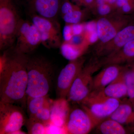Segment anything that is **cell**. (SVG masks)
<instances>
[{
	"instance_id": "cell-35",
	"label": "cell",
	"mask_w": 134,
	"mask_h": 134,
	"mask_svg": "<svg viewBox=\"0 0 134 134\" xmlns=\"http://www.w3.org/2000/svg\"><path fill=\"white\" fill-rule=\"evenodd\" d=\"M133 108H134V101L133 103Z\"/></svg>"
},
{
	"instance_id": "cell-25",
	"label": "cell",
	"mask_w": 134,
	"mask_h": 134,
	"mask_svg": "<svg viewBox=\"0 0 134 134\" xmlns=\"http://www.w3.org/2000/svg\"><path fill=\"white\" fill-rule=\"evenodd\" d=\"M53 100L50 99L34 117L48 126L51 123V109Z\"/></svg>"
},
{
	"instance_id": "cell-32",
	"label": "cell",
	"mask_w": 134,
	"mask_h": 134,
	"mask_svg": "<svg viewBox=\"0 0 134 134\" xmlns=\"http://www.w3.org/2000/svg\"><path fill=\"white\" fill-rule=\"evenodd\" d=\"M116 2L117 0H96L95 5L101 3H107L115 7L116 8Z\"/></svg>"
},
{
	"instance_id": "cell-8",
	"label": "cell",
	"mask_w": 134,
	"mask_h": 134,
	"mask_svg": "<svg viewBox=\"0 0 134 134\" xmlns=\"http://www.w3.org/2000/svg\"><path fill=\"white\" fill-rule=\"evenodd\" d=\"M24 108L10 103H0V134H15L27 120Z\"/></svg>"
},
{
	"instance_id": "cell-29",
	"label": "cell",
	"mask_w": 134,
	"mask_h": 134,
	"mask_svg": "<svg viewBox=\"0 0 134 134\" xmlns=\"http://www.w3.org/2000/svg\"><path fill=\"white\" fill-rule=\"evenodd\" d=\"M74 36L72 31V24L65 23L63 30V40L65 42H69Z\"/></svg>"
},
{
	"instance_id": "cell-4",
	"label": "cell",
	"mask_w": 134,
	"mask_h": 134,
	"mask_svg": "<svg viewBox=\"0 0 134 134\" xmlns=\"http://www.w3.org/2000/svg\"><path fill=\"white\" fill-rule=\"evenodd\" d=\"M102 67L99 60H94L84 66L72 84L67 96L69 103L82 102L92 91L93 74Z\"/></svg>"
},
{
	"instance_id": "cell-15",
	"label": "cell",
	"mask_w": 134,
	"mask_h": 134,
	"mask_svg": "<svg viewBox=\"0 0 134 134\" xmlns=\"http://www.w3.org/2000/svg\"><path fill=\"white\" fill-rule=\"evenodd\" d=\"M102 67L127 64L134 61V38L114 53L100 60Z\"/></svg>"
},
{
	"instance_id": "cell-23",
	"label": "cell",
	"mask_w": 134,
	"mask_h": 134,
	"mask_svg": "<svg viewBox=\"0 0 134 134\" xmlns=\"http://www.w3.org/2000/svg\"><path fill=\"white\" fill-rule=\"evenodd\" d=\"M86 12L77 5L72 12L64 15L62 17L65 23L76 24L82 23L86 16Z\"/></svg>"
},
{
	"instance_id": "cell-19",
	"label": "cell",
	"mask_w": 134,
	"mask_h": 134,
	"mask_svg": "<svg viewBox=\"0 0 134 134\" xmlns=\"http://www.w3.org/2000/svg\"><path fill=\"white\" fill-rule=\"evenodd\" d=\"M90 46L88 42L82 44L76 45L69 42L63 41L60 48L63 56L66 59L71 61L83 56Z\"/></svg>"
},
{
	"instance_id": "cell-10",
	"label": "cell",
	"mask_w": 134,
	"mask_h": 134,
	"mask_svg": "<svg viewBox=\"0 0 134 134\" xmlns=\"http://www.w3.org/2000/svg\"><path fill=\"white\" fill-rule=\"evenodd\" d=\"M31 23L41 33L42 44L47 47H60L63 43L60 26L57 21L47 19L31 13Z\"/></svg>"
},
{
	"instance_id": "cell-31",
	"label": "cell",
	"mask_w": 134,
	"mask_h": 134,
	"mask_svg": "<svg viewBox=\"0 0 134 134\" xmlns=\"http://www.w3.org/2000/svg\"><path fill=\"white\" fill-rule=\"evenodd\" d=\"M96 0H82L81 6H84L87 9L90 10L96 3Z\"/></svg>"
},
{
	"instance_id": "cell-24",
	"label": "cell",
	"mask_w": 134,
	"mask_h": 134,
	"mask_svg": "<svg viewBox=\"0 0 134 134\" xmlns=\"http://www.w3.org/2000/svg\"><path fill=\"white\" fill-rule=\"evenodd\" d=\"M28 133L42 134L46 133L47 126L34 118H29L25 122Z\"/></svg>"
},
{
	"instance_id": "cell-11",
	"label": "cell",
	"mask_w": 134,
	"mask_h": 134,
	"mask_svg": "<svg viewBox=\"0 0 134 134\" xmlns=\"http://www.w3.org/2000/svg\"><path fill=\"white\" fill-rule=\"evenodd\" d=\"M85 58L83 56L69 62L60 72L57 80L56 93L58 98H66L72 84L84 66Z\"/></svg>"
},
{
	"instance_id": "cell-21",
	"label": "cell",
	"mask_w": 134,
	"mask_h": 134,
	"mask_svg": "<svg viewBox=\"0 0 134 134\" xmlns=\"http://www.w3.org/2000/svg\"><path fill=\"white\" fill-rule=\"evenodd\" d=\"M127 90L128 98L133 104L134 101V61L125 65L122 72Z\"/></svg>"
},
{
	"instance_id": "cell-34",
	"label": "cell",
	"mask_w": 134,
	"mask_h": 134,
	"mask_svg": "<svg viewBox=\"0 0 134 134\" xmlns=\"http://www.w3.org/2000/svg\"><path fill=\"white\" fill-rule=\"evenodd\" d=\"M73 2H74L76 5L79 6H81L82 0H71Z\"/></svg>"
},
{
	"instance_id": "cell-14",
	"label": "cell",
	"mask_w": 134,
	"mask_h": 134,
	"mask_svg": "<svg viewBox=\"0 0 134 134\" xmlns=\"http://www.w3.org/2000/svg\"><path fill=\"white\" fill-rule=\"evenodd\" d=\"M125 65H111L104 67L93 77L92 90H102L117 79L122 73Z\"/></svg>"
},
{
	"instance_id": "cell-22",
	"label": "cell",
	"mask_w": 134,
	"mask_h": 134,
	"mask_svg": "<svg viewBox=\"0 0 134 134\" xmlns=\"http://www.w3.org/2000/svg\"><path fill=\"white\" fill-rule=\"evenodd\" d=\"M50 99L48 96L27 98L26 108L29 118L34 117Z\"/></svg>"
},
{
	"instance_id": "cell-2",
	"label": "cell",
	"mask_w": 134,
	"mask_h": 134,
	"mask_svg": "<svg viewBox=\"0 0 134 134\" xmlns=\"http://www.w3.org/2000/svg\"><path fill=\"white\" fill-rule=\"evenodd\" d=\"M26 69L27 98L48 96L54 73L52 63L40 56L29 57Z\"/></svg>"
},
{
	"instance_id": "cell-28",
	"label": "cell",
	"mask_w": 134,
	"mask_h": 134,
	"mask_svg": "<svg viewBox=\"0 0 134 134\" xmlns=\"http://www.w3.org/2000/svg\"><path fill=\"white\" fill-rule=\"evenodd\" d=\"M77 6L76 4H74L71 0H61L60 13L62 16L72 12Z\"/></svg>"
},
{
	"instance_id": "cell-1",
	"label": "cell",
	"mask_w": 134,
	"mask_h": 134,
	"mask_svg": "<svg viewBox=\"0 0 134 134\" xmlns=\"http://www.w3.org/2000/svg\"><path fill=\"white\" fill-rule=\"evenodd\" d=\"M28 54L14 46L3 51L0 57V103L17 104L26 108Z\"/></svg>"
},
{
	"instance_id": "cell-6",
	"label": "cell",
	"mask_w": 134,
	"mask_h": 134,
	"mask_svg": "<svg viewBox=\"0 0 134 134\" xmlns=\"http://www.w3.org/2000/svg\"><path fill=\"white\" fill-rule=\"evenodd\" d=\"M15 50L25 54L33 52L42 43L41 33L31 23L21 18L16 36Z\"/></svg>"
},
{
	"instance_id": "cell-33",
	"label": "cell",
	"mask_w": 134,
	"mask_h": 134,
	"mask_svg": "<svg viewBox=\"0 0 134 134\" xmlns=\"http://www.w3.org/2000/svg\"><path fill=\"white\" fill-rule=\"evenodd\" d=\"M134 0H117L116 4V9L119 8L121 6L126 4L134 3Z\"/></svg>"
},
{
	"instance_id": "cell-20",
	"label": "cell",
	"mask_w": 134,
	"mask_h": 134,
	"mask_svg": "<svg viewBox=\"0 0 134 134\" xmlns=\"http://www.w3.org/2000/svg\"><path fill=\"white\" fill-rule=\"evenodd\" d=\"M96 127L98 132L103 134H126L129 133L124 126L109 117L102 120Z\"/></svg>"
},
{
	"instance_id": "cell-3",
	"label": "cell",
	"mask_w": 134,
	"mask_h": 134,
	"mask_svg": "<svg viewBox=\"0 0 134 134\" xmlns=\"http://www.w3.org/2000/svg\"><path fill=\"white\" fill-rule=\"evenodd\" d=\"M21 18L15 0H0V50L14 46Z\"/></svg>"
},
{
	"instance_id": "cell-16",
	"label": "cell",
	"mask_w": 134,
	"mask_h": 134,
	"mask_svg": "<svg viewBox=\"0 0 134 134\" xmlns=\"http://www.w3.org/2000/svg\"><path fill=\"white\" fill-rule=\"evenodd\" d=\"M109 117L123 126H131L132 132H134L133 104L128 98L121 100L118 107Z\"/></svg>"
},
{
	"instance_id": "cell-17",
	"label": "cell",
	"mask_w": 134,
	"mask_h": 134,
	"mask_svg": "<svg viewBox=\"0 0 134 134\" xmlns=\"http://www.w3.org/2000/svg\"><path fill=\"white\" fill-rule=\"evenodd\" d=\"M66 98L53 100L51 109V123L59 127H65L70 111Z\"/></svg>"
},
{
	"instance_id": "cell-7",
	"label": "cell",
	"mask_w": 134,
	"mask_h": 134,
	"mask_svg": "<svg viewBox=\"0 0 134 134\" xmlns=\"http://www.w3.org/2000/svg\"><path fill=\"white\" fill-rule=\"evenodd\" d=\"M131 22L129 15H122L116 11L109 15L99 18L96 21L99 42L97 46L110 41Z\"/></svg>"
},
{
	"instance_id": "cell-5",
	"label": "cell",
	"mask_w": 134,
	"mask_h": 134,
	"mask_svg": "<svg viewBox=\"0 0 134 134\" xmlns=\"http://www.w3.org/2000/svg\"><path fill=\"white\" fill-rule=\"evenodd\" d=\"M121 101L109 97L102 90H92L81 104L83 107L100 122L110 117Z\"/></svg>"
},
{
	"instance_id": "cell-13",
	"label": "cell",
	"mask_w": 134,
	"mask_h": 134,
	"mask_svg": "<svg viewBox=\"0 0 134 134\" xmlns=\"http://www.w3.org/2000/svg\"><path fill=\"white\" fill-rule=\"evenodd\" d=\"M31 13L57 21L61 0H26Z\"/></svg>"
},
{
	"instance_id": "cell-9",
	"label": "cell",
	"mask_w": 134,
	"mask_h": 134,
	"mask_svg": "<svg viewBox=\"0 0 134 134\" xmlns=\"http://www.w3.org/2000/svg\"><path fill=\"white\" fill-rule=\"evenodd\" d=\"M100 122L82 107L70 110L64 127L68 134H87Z\"/></svg>"
},
{
	"instance_id": "cell-18",
	"label": "cell",
	"mask_w": 134,
	"mask_h": 134,
	"mask_svg": "<svg viewBox=\"0 0 134 134\" xmlns=\"http://www.w3.org/2000/svg\"><path fill=\"white\" fill-rule=\"evenodd\" d=\"M122 72L117 79L102 90L105 96L120 100L128 98L127 90Z\"/></svg>"
},
{
	"instance_id": "cell-27",
	"label": "cell",
	"mask_w": 134,
	"mask_h": 134,
	"mask_svg": "<svg viewBox=\"0 0 134 134\" xmlns=\"http://www.w3.org/2000/svg\"><path fill=\"white\" fill-rule=\"evenodd\" d=\"M90 10L98 18L109 15L116 11L115 7L107 3L95 5Z\"/></svg>"
},
{
	"instance_id": "cell-26",
	"label": "cell",
	"mask_w": 134,
	"mask_h": 134,
	"mask_svg": "<svg viewBox=\"0 0 134 134\" xmlns=\"http://www.w3.org/2000/svg\"><path fill=\"white\" fill-rule=\"evenodd\" d=\"M84 34L85 40L90 45L98 41L96 21L85 23Z\"/></svg>"
},
{
	"instance_id": "cell-12",
	"label": "cell",
	"mask_w": 134,
	"mask_h": 134,
	"mask_svg": "<svg viewBox=\"0 0 134 134\" xmlns=\"http://www.w3.org/2000/svg\"><path fill=\"white\" fill-rule=\"evenodd\" d=\"M134 38V23L124 27L110 41L97 46L96 54L97 57L104 58L114 53Z\"/></svg>"
},
{
	"instance_id": "cell-30",
	"label": "cell",
	"mask_w": 134,
	"mask_h": 134,
	"mask_svg": "<svg viewBox=\"0 0 134 134\" xmlns=\"http://www.w3.org/2000/svg\"><path fill=\"white\" fill-rule=\"evenodd\" d=\"M85 23H81L72 24V31L74 36L81 35L84 33Z\"/></svg>"
}]
</instances>
